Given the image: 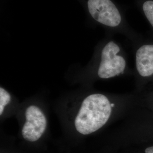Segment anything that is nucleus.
<instances>
[{"label": "nucleus", "mask_w": 153, "mask_h": 153, "mask_svg": "<svg viewBox=\"0 0 153 153\" xmlns=\"http://www.w3.org/2000/svg\"><path fill=\"white\" fill-rule=\"evenodd\" d=\"M111 112V104L105 95H90L82 102L74 120L75 128L83 135L91 134L107 123Z\"/></svg>", "instance_id": "1"}, {"label": "nucleus", "mask_w": 153, "mask_h": 153, "mask_svg": "<svg viewBox=\"0 0 153 153\" xmlns=\"http://www.w3.org/2000/svg\"><path fill=\"white\" fill-rule=\"evenodd\" d=\"M119 52V47L114 42H109L105 45L102 52L101 62L98 71L100 78L107 79L123 73L126 62L122 56L117 55Z\"/></svg>", "instance_id": "2"}, {"label": "nucleus", "mask_w": 153, "mask_h": 153, "mask_svg": "<svg viewBox=\"0 0 153 153\" xmlns=\"http://www.w3.org/2000/svg\"><path fill=\"white\" fill-rule=\"evenodd\" d=\"M90 15L97 22L109 27H116L121 21L120 14L111 0H88Z\"/></svg>", "instance_id": "3"}, {"label": "nucleus", "mask_w": 153, "mask_h": 153, "mask_svg": "<svg viewBox=\"0 0 153 153\" xmlns=\"http://www.w3.org/2000/svg\"><path fill=\"white\" fill-rule=\"evenodd\" d=\"M26 122L22 128L24 139L30 142L38 141L47 128V121L45 116L36 105H30L25 112Z\"/></svg>", "instance_id": "4"}, {"label": "nucleus", "mask_w": 153, "mask_h": 153, "mask_svg": "<svg viewBox=\"0 0 153 153\" xmlns=\"http://www.w3.org/2000/svg\"><path fill=\"white\" fill-rule=\"evenodd\" d=\"M136 67L142 76L153 74V45H145L138 49L136 53Z\"/></svg>", "instance_id": "5"}, {"label": "nucleus", "mask_w": 153, "mask_h": 153, "mask_svg": "<svg viewBox=\"0 0 153 153\" xmlns=\"http://www.w3.org/2000/svg\"><path fill=\"white\" fill-rule=\"evenodd\" d=\"M11 101L10 94L4 88H0V115H2L5 107Z\"/></svg>", "instance_id": "6"}, {"label": "nucleus", "mask_w": 153, "mask_h": 153, "mask_svg": "<svg viewBox=\"0 0 153 153\" xmlns=\"http://www.w3.org/2000/svg\"><path fill=\"white\" fill-rule=\"evenodd\" d=\"M143 10L148 21L153 27V1H146L143 5Z\"/></svg>", "instance_id": "7"}, {"label": "nucleus", "mask_w": 153, "mask_h": 153, "mask_svg": "<svg viewBox=\"0 0 153 153\" xmlns=\"http://www.w3.org/2000/svg\"><path fill=\"white\" fill-rule=\"evenodd\" d=\"M145 153H153V146L146 148L145 150Z\"/></svg>", "instance_id": "8"}, {"label": "nucleus", "mask_w": 153, "mask_h": 153, "mask_svg": "<svg viewBox=\"0 0 153 153\" xmlns=\"http://www.w3.org/2000/svg\"><path fill=\"white\" fill-rule=\"evenodd\" d=\"M114 106H115V105H114V103H112V104H111V107H114Z\"/></svg>", "instance_id": "9"}]
</instances>
